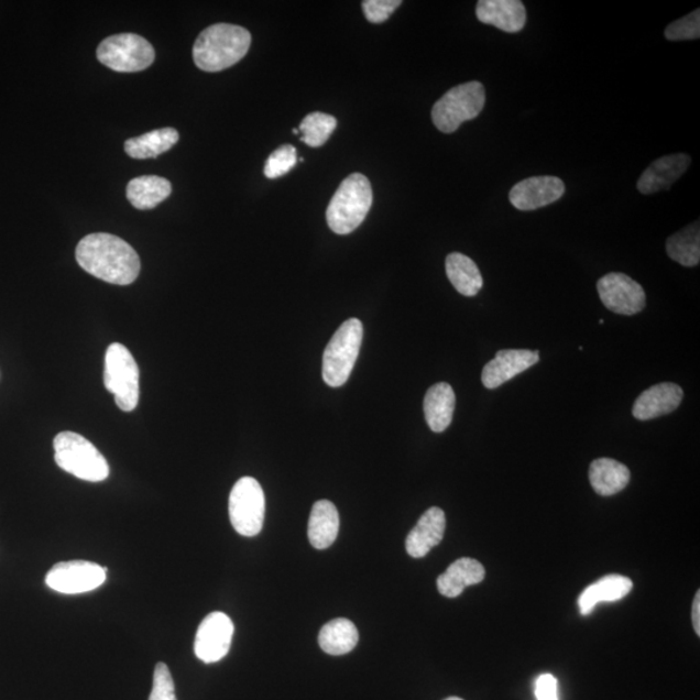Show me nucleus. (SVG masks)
<instances>
[{
  "label": "nucleus",
  "mask_w": 700,
  "mask_h": 700,
  "mask_svg": "<svg viewBox=\"0 0 700 700\" xmlns=\"http://www.w3.org/2000/svg\"><path fill=\"white\" fill-rule=\"evenodd\" d=\"M76 259L85 272L116 286H129L141 273L134 248L111 233L85 237L77 245Z\"/></svg>",
  "instance_id": "1"
},
{
  "label": "nucleus",
  "mask_w": 700,
  "mask_h": 700,
  "mask_svg": "<svg viewBox=\"0 0 700 700\" xmlns=\"http://www.w3.org/2000/svg\"><path fill=\"white\" fill-rule=\"evenodd\" d=\"M251 43V33L242 26L211 25L195 42L194 62L204 72H221L242 61Z\"/></svg>",
  "instance_id": "2"
},
{
  "label": "nucleus",
  "mask_w": 700,
  "mask_h": 700,
  "mask_svg": "<svg viewBox=\"0 0 700 700\" xmlns=\"http://www.w3.org/2000/svg\"><path fill=\"white\" fill-rule=\"evenodd\" d=\"M373 206V188L361 173L350 174L335 193L327 208V223L338 236L353 232Z\"/></svg>",
  "instance_id": "3"
},
{
  "label": "nucleus",
  "mask_w": 700,
  "mask_h": 700,
  "mask_svg": "<svg viewBox=\"0 0 700 700\" xmlns=\"http://www.w3.org/2000/svg\"><path fill=\"white\" fill-rule=\"evenodd\" d=\"M55 462L78 479L100 483L109 477V464L100 451L83 435L64 431L54 440Z\"/></svg>",
  "instance_id": "4"
},
{
  "label": "nucleus",
  "mask_w": 700,
  "mask_h": 700,
  "mask_svg": "<svg viewBox=\"0 0 700 700\" xmlns=\"http://www.w3.org/2000/svg\"><path fill=\"white\" fill-rule=\"evenodd\" d=\"M363 338L360 319L350 318L335 332L325 350L322 375L326 384L338 389L344 385L359 359Z\"/></svg>",
  "instance_id": "5"
},
{
  "label": "nucleus",
  "mask_w": 700,
  "mask_h": 700,
  "mask_svg": "<svg viewBox=\"0 0 700 700\" xmlns=\"http://www.w3.org/2000/svg\"><path fill=\"white\" fill-rule=\"evenodd\" d=\"M485 100L483 84L471 81L453 87L433 108L435 127L445 134L456 133L463 122L477 119Z\"/></svg>",
  "instance_id": "6"
},
{
  "label": "nucleus",
  "mask_w": 700,
  "mask_h": 700,
  "mask_svg": "<svg viewBox=\"0 0 700 700\" xmlns=\"http://www.w3.org/2000/svg\"><path fill=\"white\" fill-rule=\"evenodd\" d=\"M105 385L113 393L122 412H133L140 403V368L130 350L120 342H113L107 349Z\"/></svg>",
  "instance_id": "7"
},
{
  "label": "nucleus",
  "mask_w": 700,
  "mask_h": 700,
  "mask_svg": "<svg viewBox=\"0 0 700 700\" xmlns=\"http://www.w3.org/2000/svg\"><path fill=\"white\" fill-rule=\"evenodd\" d=\"M229 514L240 536L260 534L265 521V494L256 479L245 477L237 481L230 494Z\"/></svg>",
  "instance_id": "8"
},
{
  "label": "nucleus",
  "mask_w": 700,
  "mask_h": 700,
  "mask_svg": "<svg viewBox=\"0 0 700 700\" xmlns=\"http://www.w3.org/2000/svg\"><path fill=\"white\" fill-rule=\"evenodd\" d=\"M98 58L109 69L134 73L151 67L155 61V50L141 35L116 34L100 43Z\"/></svg>",
  "instance_id": "9"
},
{
  "label": "nucleus",
  "mask_w": 700,
  "mask_h": 700,
  "mask_svg": "<svg viewBox=\"0 0 700 700\" xmlns=\"http://www.w3.org/2000/svg\"><path fill=\"white\" fill-rule=\"evenodd\" d=\"M106 580L107 568L87 560L61 561L46 576L47 587L62 594L92 592Z\"/></svg>",
  "instance_id": "10"
},
{
  "label": "nucleus",
  "mask_w": 700,
  "mask_h": 700,
  "mask_svg": "<svg viewBox=\"0 0 700 700\" xmlns=\"http://www.w3.org/2000/svg\"><path fill=\"white\" fill-rule=\"evenodd\" d=\"M601 302L612 313L622 316L638 315L646 306L644 287L623 273H610L597 283Z\"/></svg>",
  "instance_id": "11"
},
{
  "label": "nucleus",
  "mask_w": 700,
  "mask_h": 700,
  "mask_svg": "<svg viewBox=\"0 0 700 700\" xmlns=\"http://www.w3.org/2000/svg\"><path fill=\"white\" fill-rule=\"evenodd\" d=\"M232 620L223 612H211L203 620L195 637V655L204 663H217L229 654L233 637Z\"/></svg>",
  "instance_id": "12"
},
{
  "label": "nucleus",
  "mask_w": 700,
  "mask_h": 700,
  "mask_svg": "<svg viewBox=\"0 0 700 700\" xmlns=\"http://www.w3.org/2000/svg\"><path fill=\"white\" fill-rule=\"evenodd\" d=\"M564 181L553 175H539L521 182L508 194L510 203L517 210L532 211L548 207L565 195Z\"/></svg>",
  "instance_id": "13"
},
{
  "label": "nucleus",
  "mask_w": 700,
  "mask_h": 700,
  "mask_svg": "<svg viewBox=\"0 0 700 700\" xmlns=\"http://www.w3.org/2000/svg\"><path fill=\"white\" fill-rule=\"evenodd\" d=\"M539 361L538 350L503 349L499 350L494 360L488 362L481 374V382L485 389L495 390L512 381Z\"/></svg>",
  "instance_id": "14"
},
{
  "label": "nucleus",
  "mask_w": 700,
  "mask_h": 700,
  "mask_svg": "<svg viewBox=\"0 0 700 700\" xmlns=\"http://www.w3.org/2000/svg\"><path fill=\"white\" fill-rule=\"evenodd\" d=\"M683 391L675 383L653 385L641 393L633 405V417L638 420H650L674 413L681 405Z\"/></svg>",
  "instance_id": "15"
},
{
  "label": "nucleus",
  "mask_w": 700,
  "mask_h": 700,
  "mask_svg": "<svg viewBox=\"0 0 700 700\" xmlns=\"http://www.w3.org/2000/svg\"><path fill=\"white\" fill-rule=\"evenodd\" d=\"M691 163L687 153H675L656 160L642 173L637 188L642 195H653L663 189H669L675 182L682 177Z\"/></svg>",
  "instance_id": "16"
},
{
  "label": "nucleus",
  "mask_w": 700,
  "mask_h": 700,
  "mask_svg": "<svg viewBox=\"0 0 700 700\" xmlns=\"http://www.w3.org/2000/svg\"><path fill=\"white\" fill-rule=\"evenodd\" d=\"M477 17L480 23L506 33H519L527 23V11L521 0H480Z\"/></svg>",
  "instance_id": "17"
},
{
  "label": "nucleus",
  "mask_w": 700,
  "mask_h": 700,
  "mask_svg": "<svg viewBox=\"0 0 700 700\" xmlns=\"http://www.w3.org/2000/svg\"><path fill=\"white\" fill-rule=\"evenodd\" d=\"M445 528H447V517H445L442 510L440 507L428 508L406 538L408 556L415 559L426 557L435 546L442 542Z\"/></svg>",
  "instance_id": "18"
},
{
  "label": "nucleus",
  "mask_w": 700,
  "mask_h": 700,
  "mask_svg": "<svg viewBox=\"0 0 700 700\" xmlns=\"http://www.w3.org/2000/svg\"><path fill=\"white\" fill-rule=\"evenodd\" d=\"M485 578V568L477 559L461 558L450 565L439 579L437 589L444 597L457 598L467 587L477 586Z\"/></svg>",
  "instance_id": "19"
},
{
  "label": "nucleus",
  "mask_w": 700,
  "mask_h": 700,
  "mask_svg": "<svg viewBox=\"0 0 700 700\" xmlns=\"http://www.w3.org/2000/svg\"><path fill=\"white\" fill-rule=\"evenodd\" d=\"M633 582L622 575H609L592 583L579 597L581 615L592 614L598 603L616 602L631 593Z\"/></svg>",
  "instance_id": "20"
},
{
  "label": "nucleus",
  "mask_w": 700,
  "mask_h": 700,
  "mask_svg": "<svg viewBox=\"0 0 700 700\" xmlns=\"http://www.w3.org/2000/svg\"><path fill=\"white\" fill-rule=\"evenodd\" d=\"M340 517L337 506L330 501H318L311 508L308 524V537L313 548H330L338 538Z\"/></svg>",
  "instance_id": "21"
},
{
  "label": "nucleus",
  "mask_w": 700,
  "mask_h": 700,
  "mask_svg": "<svg viewBox=\"0 0 700 700\" xmlns=\"http://www.w3.org/2000/svg\"><path fill=\"white\" fill-rule=\"evenodd\" d=\"M425 417L434 433H444L453 420L456 393L448 383H437L426 393Z\"/></svg>",
  "instance_id": "22"
},
{
  "label": "nucleus",
  "mask_w": 700,
  "mask_h": 700,
  "mask_svg": "<svg viewBox=\"0 0 700 700\" xmlns=\"http://www.w3.org/2000/svg\"><path fill=\"white\" fill-rule=\"evenodd\" d=\"M589 480L597 494L609 497L625 490L631 481V471L615 459L600 458L590 464Z\"/></svg>",
  "instance_id": "23"
},
{
  "label": "nucleus",
  "mask_w": 700,
  "mask_h": 700,
  "mask_svg": "<svg viewBox=\"0 0 700 700\" xmlns=\"http://www.w3.org/2000/svg\"><path fill=\"white\" fill-rule=\"evenodd\" d=\"M171 182L157 175H142L129 182L127 188L128 200L131 206L141 210L153 209L169 198Z\"/></svg>",
  "instance_id": "24"
},
{
  "label": "nucleus",
  "mask_w": 700,
  "mask_h": 700,
  "mask_svg": "<svg viewBox=\"0 0 700 700\" xmlns=\"http://www.w3.org/2000/svg\"><path fill=\"white\" fill-rule=\"evenodd\" d=\"M447 275L459 294L466 297L477 296L483 288V276L475 262L462 253H450L445 261Z\"/></svg>",
  "instance_id": "25"
},
{
  "label": "nucleus",
  "mask_w": 700,
  "mask_h": 700,
  "mask_svg": "<svg viewBox=\"0 0 700 700\" xmlns=\"http://www.w3.org/2000/svg\"><path fill=\"white\" fill-rule=\"evenodd\" d=\"M359 631L348 619H335L319 632V646L326 654L346 655L359 644Z\"/></svg>",
  "instance_id": "26"
},
{
  "label": "nucleus",
  "mask_w": 700,
  "mask_h": 700,
  "mask_svg": "<svg viewBox=\"0 0 700 700\" xmlns=\"http://www.w3.org/2000/svg\"><path fill=\"white\" fill-rule=\"evenodd\" d=\"M179 141L178 131L172 128L153 130L151 133L131 138L125 143V151L131 158H155L169 151Z\"/></svg>",
  "instance_id": "27"
},
{
  "label": "nucleus",
  "mask_w": 700,
  "mask_h": 700,
  "mask_svg": "<svg viewBox=\"0 0 700 700\" xmlns=\"http://www.w3.org/2000/svg\"><path fill=\"white\" fill-rule=\"evenodd\" d=\"M667 253L670 259L687 267H694L700 261L699 222L674 233L667 240Z\"/></svg>",
  "instance_id": "28"
},
{
  "label": "nucleus",
  "mask_w": 700,
  "mask_h": 700,
  "mask_svg": "<svg viewBox=\"0 0 700 700\" xmlns=\"http://www.w3.org/2000/svg\"><path fill=\"white\" fill-rule=\"evenodd\" d=\"M338 121L333 116L313 112L305 117L298 131L303 134L302 141L309 147L318 149L324 145L333 130L337 129Z\"/></svg>",
  "instance_id": "29"
},
{
  "label": "nucleus",
  "mask_w": 700,
  "mask_h": 700,
  "mask_svg": "<svg viewBox=\"0 0 700 700\" xmlns=\"http://www.w3.org/2000/svg\"><path fill=\"white\" fill-rule=\"evenodd\" d=\"M297 164V152L294 145L284 144L269 156L264 173L266 178L276 179L289 173Z\"/></svg>",
  "instance_id": "30"
},
{
  "label": "nucleus",
  "mask_w": 700,
  "mask_h": 700,
  "mask_svg": "<svg viewBox=\"0 0 700 700\" xmlns=\"http://www.w3.org/2000/svg\"><path fill=\"white\" fill-rule=\"evenodd\" d=\"M668 41H692L700 35V11L696 10L675 23L668 25L665 32Z\"/></svg>",
  "instance_id": "31"
},
{
  "label": "nucleus",
  "mask_w": 700,
  "mask_h": 700,
  "mask_svg": "<svg viewBox=\"0 0 700 700\" xmlns=\"http://www.w3.org/2000/svg\"><path fill=\"white\" fill-rule=\"evenodd\" d=\"M149 700H177L175 685L165 663H157L153 674V688Z\"/></svg>",
  "instance_id": "32"
},
{
  "label": "nucleus",
  "mask_w": 700,
  "mask_h": 700,
  "mask_svg": "<svg viewBox=\"0 0 700 700\" xmlns=\"http://www.w3.org/2000/svg\"><path fill=\"white\" fill-rule=\"evenodd\" d=\"M401 4V0H364L362 9L370 23L382 24Z\"/></svg>",
  "instance_id": "33"
},
{
  "label": "nucleus",
  "mask_w": 700,
  "mask_h": 700,
  "mask_svg": "<svg viewBox=\"0 0 700 700\" xmlns=\"http://www.w3.org/2000/svg\"><path fill=\"white\" fill-rule=\"evenodd\" d=\"M535 691L537 700H559L558 681L550 674H545L537 678Z\"/></svg>",
  "instance_id": "34"
},
{
  "label": "nucleus",
  "mask_w": 700,
  "mask_h": 700,
  "mask_svg": "<svg viewBox=\"0 0 700 700\" xmlns=\"http://www.w3.org/2000/svg\"><path fill=\"white\" fill-rule=\"evenodd\" d=\"M691 619L697 636H700V592L696 594L694 602H692Z\"/></svg>",
  "instance_id": "35"
},
{
  "label": "nucleus",
  "mask_w": 700,
  "mask_h": 700,
  "mask_svg": "<svg viewBox=\"0 0 700 700\" xmlns=\"http://www.w3.org/2000/svg\"><path fill=\"white\" fill-rule=\"evenodd\" d=\"M445 700H463V699H461V698H458V697H450V698H448V699H445Z\"/></svg>",
  "instance_id": "36"
},
{
  "label": "nucleus",
  "mask_w": 700,
  "mask_h": 700,
  "mask_svg": "<svg viewBox=\"0 0 700 700\" xmlns=\"http://www.w3.org/2000/svg\"><path fill=\"white\" fill-rule=\"evenodd\" d=\"M298 133H300V131H298V129H294V134L296 135Z\"/></svg>",
  "instance_id": "37"
}]
</instances>
